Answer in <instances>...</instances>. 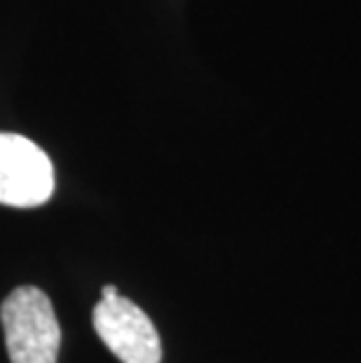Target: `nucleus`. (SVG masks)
Returning <instances> with one entry per match:
<instances>
[{
	"instance_id": "nucleus-1",
	"label": "nucleus",
	"mask_w": 361,
	"mask_h": 363,
	"mask_svg": "<svg viewBox=\"0 0 361 363\" xmlns=\"http://www.w3.org/2000/svg\"><path fill=\"white\" fill-rule=\"evenodd\" d=\"M0 319L12 363H57L61 328L48 293L19 286L5 298Z\"/></svg>"
},
{
	"instance_id": "nucleus-2",
	"label": "nucleus",
	"mask_w": 361,
	"mask_h": 363,
	"mask_svg": "<svg viewBox=\"0 0 361 363\" xmlns=\"http://www.w3.org/2000/svg\"><path fill=\"white\" fill-rule=\"evenodd\" d=\"M91 323L96 335L122 363L162 361V342L148 314L132 300L122 298L115 286H104Z\"/></svg>"
},
{
	"instance_id": "nucleus-3",
	"label": "nucleus",
	"mask_w": 361,
	"mask_h": 363,
	"mask_svg": "<svg viewBox=\"0 0 361 363\" xmlns=\"http://www.w3.org/2000/svg\"><path fill=\"white\" fill-rule=\"evenodd\" d=\"M55 192V167L40 145L21 134H0V204L35 208Z\"/></svg>"
}]
</instances>
